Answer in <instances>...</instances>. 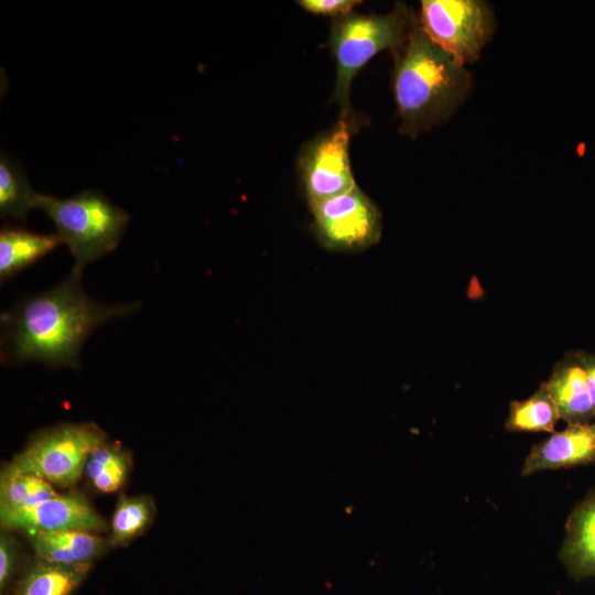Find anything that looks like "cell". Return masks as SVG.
<instances>
[{
  "label": "cell",
  "mask_w": 595,
  "mask_h": 595,
  "mask_svg": "<svg viewBox=\"0 0 595 595\" xmlns=\"http://www.w3.org/2000/svg\"><path fill=\"white\" fill-rule=\"evenodd\" d=\"M55 495L52 484L39 476L1 473L0 507H30Z\"/></svg>",
  "instance_id": "obj_20"
},
{
  "label": "cell",
  "mask_w": 595,
  "mask_h": 595,
  "mask_svg": "<svg viewBox=\"0 0 595 595\" xmlns=\"http://www.w3.org/2000/svg\"><path fill=\"white\" fill-rule=\"evenodd\" d=\"M559 420L558 409L542 382L531 397L511 401L505 429L509 432H554Z\"/></svg>",
  "instance_id": "obj_18"
},
{
  "label": "cell",
  "mask_w": 595,
  "mask_h": 595,
  "mask_svg": "<svg viewBox=\"0 0 595 595\" xmlns=\"http://www.w3.org/2000/svg\"><path fill=\"white\" fill-rule=\"evenodd\" d=\"M311 208L316 236L328 250L361 251L381 237V213L358 186L313 204Z\"/></svg>",
  "instance_id": "obj_7"
},
{
  "label": "cell",
  "mask_w": 595,
  "mask_h": 595,
  "mask_svg": "<svg viewBox=\"0 0 595 595\" xmlns=\"http://www.w3.org/2000/svg\"><path fill=\"white\" fill-rule=\"evenodd\" d=\"M426 35L464 65L477 62L496 30L493 6L484 0H422Z\"/></svg>",
  "instance_id": "obj_6"
},
{
  "label": "cell",
  "mask_w": 595,
  "mask_h": 595,
  "mask_svg": "<svg viewBox=\"0 0 595 595\" xmlns=\"http://www.w3.org/2000/svg\"><path fill=\"white\" fill-rule=\"evenodd\" d=\"M35 556L57 564H91L109 547L108 540L87 531H61L30 536Z\"/></svg>",
  "instance_id": "obj_13"
},
{
  "label": "cell",
  "mask_w": 595,
  "mask_h": 595,
  "mask_svg": "<svg viewBox=\"0 0 595 595\" xmlns=\"http://www.w3.org/2000/svg\"><path fill=\"white\" fill-rule=\"evenodd\" d=\"M154 513L155 504L151 496L121 497L111 519L109 547L126 545L142 534L151 524Z\"/></svg>",
  "instance_id": "obj_19"
},
{
  "label": "cell",
  "mask_w": 595,
  "mask_h": 595,
  "mask_svg": "<svg viewBox=\"0 0 595 595\" xmlns=\"http://www.w3.org/2000/svg\"><path fill=\"white\" fill-rule=\"evenodd\" d=\"M574 354L586 372L589 397L595 415V354L584 350H576Z\"/></svg>",
  "instance_id": "obj_23"
},
{
  "label": "cell",
  "mask_w": 595,
  "mask_h": 595,
  "mask_svg": "<svg viewBox=\"0 0 595 595\" xmlns=\"http://www.w3.org/2000/svg\"><path fill=\"white\" fill-rule=\"evenodd\" d=\"M393 55L392 87L400 134L416 138L446 122L470 95L469 69L426 35L419 17L404 45Z\"/></svg>",
  "instance_id": "obj_2"
},
{
  "label": "cell",
  "mask_w": 595,
  "mask_h": 595,
  "mask_svg": "<svg viewBox=\"0 0 595 595\" xmlns=\"http://www.w3.org/2000/svg\"><path fill=\"white\" fill-rule=\"evenodd\" d=\"M138 306L137 302L109 305L94 301L82 288L80 277L71 272L56 286L21 300L1 315V360L77 368L87 336L104 322Z\"/></svg>",
  "instance_id": "obj_1"
},
{
  "label": "cell",
  "mask_w": 595,
  "mask_h": 595,
  "mask_svg": "<svg viewBox=\"0 0 595 595\" xmlns=\"http://www.w3.org/2000/svg\"><path fill=\"white\" fill-rule=\"evenodd\" d=\"M106 433L93 422L62 423L40 432L1 473L32 474L62 488L74 486Z\"/></svg>",
  "instance_id": "obj_5"
},
{
  "label": "cell",
  "mask_w": 595,
  "mask_h": 595,
  "mask_svg": "<svg viewBox=\"0 0 595 595\" xmlns=\"http://www.w3.org/2000/svg\"><path fill=\"white\" fill-rule=\"evenodd\" d=\"M130 467L129 452L106 440L89 454L84 473L97 490L112 493L126 482Z\"/></svg>",
  "instance_id": "obj_17"
},
{
  "label": "cell",
  "mask_w": 595,
  "mask_h": 595,
  "mask_svg": "<svg viewBox=\"0 0 595 595\" xmlns=\"http://www.w3.org/2000/svg\"><path fill=\"white\" fill-rule=\"evenodd\" d=\"M357 0H300L298 4L305 11L339 18L351 12L353 8L359 4Z\"/></svg>",
  "instance_id": "obj_22"
},
{
  "label": "cell",
  "mask_w": 595,
  "mask_h": 595,
  "mask_svg": "<svg viewBox=\"0 0 595 595\" xmlns=\"http://www.w3.org/2000/svg\"><path fill=\"white\" fill-rule=\"evenodd\" d=\"M61 242L56 234H39L23 228L2 227L0 231V279L8 280L31 266Z\"/></svg>",
  "instance_id": "obj_15"
},
{
  "label": "cell",
  "mask_w": 595,
  "mask_h": 595,
  "mask_svg": "<svg viewBox=\"0 0 595 595\" xmlns=\"http://www.w3.org/2000/svg\"><path fill=\"white\" fill-rule=\"evenodd\" d=\"M560 419L567 423H586L595 416L586 372L574 351H569L553 367L544 382Z\"/></svg>",
  "instance_id": "obj_11"
},
{
  "label": "cell",
  "mask_w": 595,
  "mask_h": 595,
  "mask_svg": "<svg viewBox=\"0 0 595 595\" xmlns=\"http://www.w3.org/2000/svg\"><path fill=\"white\" fill-rule=\"evenodd\" d=\"M416 18L405 3L397 2L387 14L350 12L333 21L331 47L337 66L334 100L342 116L350 112L349 91L357 72L381 51H400Z\"/></svg>",
  "instance_id": "obj_4"
},
{
  "label": "cell",
  "mask_w": 595,
  "mask_h": 595,
  "mask_svg": "<svg viewBox=\"0 0 595 595\" xmlns=\"http://www.w3.org/2000/svg\"><path fill=\"white\" fill-rule=\"evenodd\" d=\"M595 463V421L569 423L551 436L533 445L524 459L521 475L530 476L547 469L569 468Z\"/></svg>",
  "instance_id": "obj_10"
},
{
  "label": "cell",
  "mask_w": 595,
  "mask_h": 595,
  "mask_svg": "<svg viewBox=\"0 0 595 595\" xmlns=\"http://www.w3.org/2000/svg\"><path fill=\"white\" fill-rule=\"evenodd\" d=\"M20 564V547L10 531L0 534V592L8 588Z\"/></svg>",
  "instance_id": "obj_21"
},
{
  "label": "cell",
  "mask_w": 595,
  "mask_h": 595,
  "mask_svg": "<svg viewBox=\"0 0 595 595\" xmlns=\"http://www.w3.org/2000/svg\"><path fill=\"white\" fill-rule=\"evenodd\" d=\"M43 194L34 191L20 164L1 153L0 158V214L25 220L29 212L40 208Z\"/></svg>",
  "instance_id": "obj_16"
},
{
  "label": "cell",
  "mask_w": 595,
  "mask_h": 595,
  "mask_svg": "<svg viewBox=\"0 0 595 595\" xmlns=\"http://www.w3.org/2000/svg\"><path fill=\"white\" fill-rule=\"evenodd\" d=\"M0 524L6 531L30 536L61 531L104 532L106 520L79 493L58 495L30 507H0Z\"/></svg>",
  "instance_id": "obj_9"
},
{
  "label": "cell",
  "mask_w": 595,
  "mask_h": 595,
  "mask_svg": "<svg viewBox=\"0 0 595 595\" xmlns=\"http://www.w3.org/2000/svg\"><path fill=\"white\" fill-rule=\"evenodd\" d=\"M356 128L350 113L342 116L329 131L301 152L299 170L310 206L357 186L349 159V142Z\"/></svg>",
  "instance_id": "obj_8"
},
{
  "label": "cell",
  "mask_w": 595,
  "mask_h": 595,
  "mask_svg": "<svg viewBox=\"0 0 595 595\" xmlns=\"http://www.w3.org/2000/svg\"><path fill=\"white\" fill-rule=\"evenodd\" d=\"M91 564L65 565L36 558L15 583L12 595H72Z\"/></svg>",
  "instance_id": "obj_14"
},
{
  "label": "cell",
  "mask_w": 595,
  "mask_h": 595,
  "mask_svg": "<svg viewBox=\"0 0 595 595\" xmlns=\"http://www.w3.org/2000/svg\"><path fill=\"white\" fill-rule=\"evenodd\" d=\"M40 208L72 253L71 272L77 277L88 263L117 248L129 221V214L100 191L85 190L66 198L43 194Z\"/></svg>",
  "instance_id": "obj_3"
},
{
  "label": "cell",
  "mask_w": 595,
  "mask_h": 595,
  "mask_svg": "<svg viewBox=\"0 0 595 595\" xmlns=\"http://www.w3.org/2000/svg\"><path fill=\"white\" fill-rule=\"evenodd\" d=\"M560 558L575 580L595 576V490L573 509Z\"/></svg>",
  "instance_id": "obj_12"
}]
</instances>
